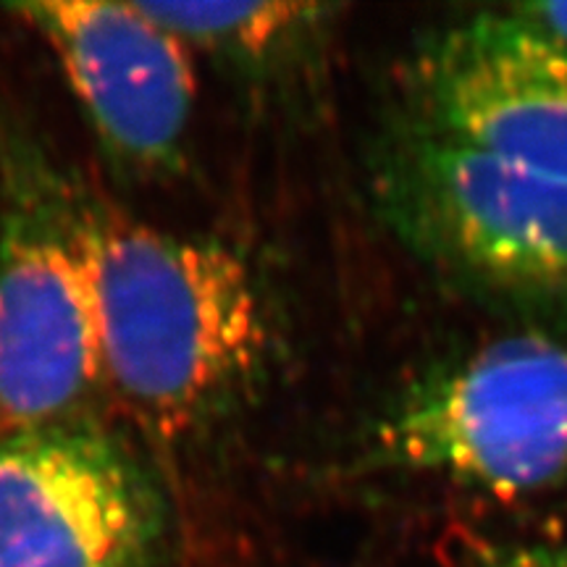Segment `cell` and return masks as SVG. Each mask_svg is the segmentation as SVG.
Returning a JSON list of instances; mask_svg holds the SVG:
<instances>
[{
  "label": "cell",
  "instance_id": "10",
  "mask_svg": "<svg viewBox=\"0 0 567 567\" xmlns=\"http://www.w3.org/2000/svg\"><path fill=\"white\" fill-rule=\"evenodd\" d=\"M507 13L542 38L567 48V3H523L509 6Z\"/></svg>",
  "mask_w": 567,
  "mask_h": 567
},
{
  "label": "cell",
  "instance_id": "5",
  "mask_svg": "<svg viewBox=\"0 0 567 567\" xmlns=\"http://www.w3.org/2000/svg\"><path fill=\"white\" fill-rule=\"evenodd\" d=\"M166 502L92 417L0 439V567H153Z\"/></svg>",
  "mask_w": 567,
  "mask_h": 567
},
{
  "label": "cell",
  "instance_id": "9",
  "mask_svg": "<svg viewBox=\"0 0 567 567\" xmlns=\"http://www.w3.org/2000/svg\"><path fill=\"white\" fill-rule=\"evenodd\" d=\"M473 567H567V542H528L488 551Z\"/></svg>",
  "mask_w": 567,
  "mask_h": 567
},
{
  "label": "cell",
  "instance_id": "3",
  "mask_svg": "<svg viewBox=\"0 0 567 567\" xmlns=\"http://www.w3.org/2000/svg\"><path fill=\"white\" fill-rule=\"evenodd\" d=\"M379 200L396 234L442 271L505 300L567 310V179L413 118L381 153Z\"/></svg>",
  "mask_w": 567,
  "mask_h": 567
},
{
  "label": "cell",
  "instance_id": "6",
  "mask_svg": "<svg viewBox=\"0 0 567 567\" xmlns=\"http://www.w3.org/2000/svg\"><path fill=\"white\" fill-rule=\"evenodd\" d=\"M11 11L59 61L105 155L134 174L172 168L197 101L195 55L142 3L40 0Z\"/></svg>",
  "mask_w": 567,
  "mask_h": 567
},
{
  "label": "cell",
  "instance_id": "2",
  "mask_svg": "<svg viewBox=\"0 0 567 567\" xmlns=\"http://www.w3.org/2000/svg\"><path fill=\"white\" fill-rule=\"evenodd\" d=\"M0 158V439L87 417L103 386L90 205L38 147Z\"/></svg>",
  "mask_w": 567,
  "mask_h": 567
},
{
  "label": "cell",
  "instance_id": "1",
  "mask_svg": "<svg viewBox=\"0 0 567 567\" xmlns=\"http://www.w3.org/2000/svg\"><path fill=\"white\" fill-rule=\"evenodd\" d=\"M103 386L158 442L221 421L274 358L264 281L231 245L87 210Z\"/></svg>",
  "mask_w": 567,
  "mask_h": 567
},
{
  "label": "cell",
  "instance_id": "4",
  "mask_svg": "<svg viewBox=\"0 0 567 567\" xmlns=\"http://www.w3.org/2000/svg\"><path fill=\"white\" fill-rule=\"evenodd\" d=\"M373 457L494 496L567 481V344L517 334L446 360L386 410Z\"/></svg>",
  "mask_w": 567,
  "mask_h": 567
},
{
  "label": "cell",
  "instance_id": "7",
  "mask_svg": "<svg viewBox=\"0 0 567 567\" xmlns=\"http://www.w3.org/2000/svg\"><path fill=\"white\" fill-rule=\"evenodd\" d=\"M417 122L567 179V48L507 11L450 27L415 63Z\"/></svg>",
  "mask_w": 567,
  "mask_h": 567
},
{
  "label": "cell",
  "instance_id": "8",
  "mask_svg": "<svg viewBox=\"0 0 567 567\" xmlns=\"http://www.w3.org/2000/svg\"><path fill=\"white\" fill-rule=\"evenodd\" d=\"M193 55L239 80L268 82L295 71L316 53L331 27L321 3H142Z\"/></svg>",
  "mask_w": 567,
  "mask_h": 567
}]
</instances>
